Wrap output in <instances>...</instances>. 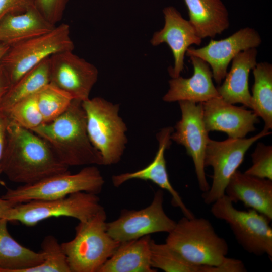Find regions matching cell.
I'll return each mask as SVG.
<instances>
[{
    "instance_id": "1",
    "label": "cell",
    "mask_w": 272,
    "mask_h": 272,
    "mask_svg": "<svg viewBox=\"0 0 272 272\" xmlns=\"http://www.w3.org/2000/svg\"><path fill=\"white\" fill-rule=\"evenodd\" d=\"M1 168L10 181L23 185L69 171L44 139L9 120Z\"/></svg>"
},
{
    "instance_id": "2",
    "label": "cell",
    "mask_w": 272,
    "mask_h": 272,
    "mask_svg": "<svg viewBox=\"0 0 272 272\" xmlns=\"http://www.w3.org/2000/svg\"><path fill=\"white\" fill-rule=\"evenodd\" d=\"M82 102L73 99L67 109L56 118L31 130L44 139L69 167L103 165L100 153L89 139Z\"/></svg>"
},
{
    "instance_id": "3",
    "label": "cell",
    "mask_w": 272,
    "mask_h": 272,
    "mask_svg": "<svg viewBox=\"0 0 272 272\" xmlns=\"http://www.w3.org/2000/svg\"><path fill=\"white\" fill-rule=\"evenodd\" d=\"M103 208L75 227V235L61 243L71 272H98L114 253L120 242L108 233Z\"/></svg>"
},
{
    "instance_id": "4",
    "label": "cell",
    "mask_w": 272,
    "mask_h": 272,
    "mask_svg": "<svg viewBox=\"0 0 272 272\" xmlns=\"http://www.w3.org/2000/svg\"><path fill=\"white\" fill-rule=\"evenodd\" d=\"M188 262L198 265L217 266L227 257L226 241L204 218L184 216L168 233L166 242Z\"/></svg>"
},
{
    "instance_id": "5",
    "label": "cell",
    "mask_w": 272,
    "mask_h": 272,
    "mask_svg": "<svg viewBox=\"0 0 272 272\" xmlns=\"http://www.w3.org/2000/svg\"><path fill=\"white\" fill-rule=\"evenodd\" d=\"M82 105L89 139L100 153L103 165L118 163L128 142L126 125L119 115V104L96 97L83 101Z\"/></svg>"
},
{
    "instance_id": "6",
    "label": "cell",
    "mask_w": 272,
    "mask_h": 272,
    "mask_svg": "<svg viewBox=\"0 0 272 272\" xmlns=\"http://www.w3.org/2000/svg\"><path fill=\"white\" fill-rule=\"evenodd\" d=\"M100 170L88 165L78 172L55 174L31 184L7 188L1 197L16 203L61 198L79 192L100 193L104 184Z\"/></svg>"
},
{
    "instance_id": "7",
    "label": "cell",
    "mask_w": 272,
    "mask_h": 272,
    "mask_svg": "<svg viewBox=\"0 0 272 272\" xmlns=\"http://www.w3.org/2000/svg\"><path fill=\"white\" fill-rule=\"evenodd\" d=\"M74 46L70 26L61 23L47 33L10 46L0 65L8 74L12 86L44 60L58 52L73 51Z\"/></svg>"
},
{
    "instance_id": "8",
    "label": "cell",
    "mask_w": 272,
    "mask_h": 272,
    "mask_svg": "<svg viewBox=\"0 0 272 272\" xmlns=\"http://www.w3.org/2000/svg\"><path fill=\"white\" fill-rule=\"evenodd\" d=\"M233 203L225 194L212 204L211 213L229 225L237 242L244 250L256 256L266 254L271 260V220L252 209H237Z\"/></svg>"
},
{
    "instance_id": "9",
    "label": "cell",
    "mask_w": 272,
    "mask_h": 272,
    "mask_svg": "<svg viewBox=\"0 0 272 272\" xmlns=\"http://www.w3.org/2000/svg\"><path fill=\"white\" fill-rule=\"evenodd\" d=\"M103 208L97 194L79 192L56 199L18 203L11 209L6 219L28 227L52 217H69L83 222Z\"/></svg>"
},
{
    "instance_id": "10",
    "label": "cell",
    "mask_w": 272,
    "mask_h": 272,
    "mask_svg": "<svg viewBox=\"0 0 272 272\" xmlns=\"http://www.w3.org/2000/svg\"><path fill=\"white\" fill-rule=\"evenodd\" d=\"M262 130L249 138H230L218 141L209 139L206 149L205 166L213 170L212 182L209 189L202 194L205 203L212 204L225 195V188L234 173L242 163L245 155L258 140L269 135Z\"/></svg>"
},
{
    "instance_id": "11",
    "label": "cell",
    "mask_w": 272,
    "mask_h": 272,
    "mask_svg": "<svg viewBox=\"0 0 272 272\" xmlns=\"http://www.w3.org/2000/svg\"><path fill=\"white\" fill-rule=\"evenodd\" d=\"M164 192L158 190L150 205L139 210L123 209L116 220L106 223L108 233L119 242L137 239L157 232L169 233L176 222L165 213Z\"/></svg>"
},
{
    "instance_id": "12",
    "label": "cell",
    "mask_w": 272,
    "mask_h": 272,
    "mask_svg": "<svg viewBox=\"0 0 272 272\" xmlns=\"http://www.w3.org/2000/svg\"><path fill=\"white\" fill-rule=\"evenodd\" d=\"M181 117L176 124L171 139L183 146L191 157L200 190L203 192L210 188L205 172L204 158L210 139L203 120L201 103L179 101Z\"/></svg>"
},
{
    "instance_id": "13",
    "label": "cell",
    "mask_w": 272,
    "mask_h": 272,
    "mask_svg": "<svg viewBox=\"0 0 272 272\" xmlns=\"http://www.w3.org/2000/svg\"><path fill=\"white\" fill-rule=\"evenodd\" d=\"M98 76L96 66L73 51L58 52L49 57L50 83L74 99L83 102L89 99Z\"/></svg>"
},
{
    "instance_id": "14",
    "label": "cell",
    "mask_w": 272,
    "mask_h": 272,
    "mask_svg": "<svg viewBox=\"0 0 272 272\" xmlns=\"http://www.w3.org/2000/svg\"><path fill=\"white\" fill-rule=\"evenodd\" d=\"M261 43L258 31L246 27L227 38L218 40L211 39L203 47H190L186 55L195 56L206 62L211 68L213 79L219 85L227 74L229 63L239 53L247 49L257 48Z\"/></svg>"
},
{
    "instance_id": "15",
    "label": "cell",
    "mask_w": 272,
    "mask_h": 272,
    "mask_svg": "<svg viewBox=\"0 0 272 272\" xmlns=\"http://www.w3.org/2000/svg\"><path fill=\"white\" fill-rule=\"evenodd\" d=\"M163 12L164 25L153 34L150 42L154 46L163 43L169 46L174 57V65L170 67L168 71L172 78H176L180 76L183 70L187 49L192 45H200L202 39L189 20L185 19L175 8L166 7Z\"/></svg>"
},
{
    "instance_id": "16",
    "label": "cell",
    "mask_w": 272,
    "mask_h": 272,
    "mask_svg": "<svg viewBox=\"0 0 272 272\" xmlns=\"http://www.w3.org/2000/svg\"><path fill=\"white\" fill-rule=\"evenodd\" d=\"M203 120L209 132L218 131L233 139L244 138L255 130L259 122L258 116L252 110L234 106L220 96L201 103Z\"/></svg>"
},
{
    "instance_id": "17",
    "label": "cell",
    "mask_w": 272,
    "mask_h": 272,
    "mask_svg": "<svg viewBox=\"0 0 272 272\" xmlns=\"http://www.w3.org/2000/svg\"><path fill=\"white\" fill-rule=\"evenodd\" d=\"M173 131V127H167L162 128L157 133L158 150L151 163L146 167L135 172L113 175L112 182L115 187H117L131 179L151 181L170 194L172 205L179 208L185 217L193 218L195 217L194 214L186 207L179 193L171 185L167 171L165 152L171 144V134Z\"/></svg>"
},
{
    "instance_id": "18",
    "label": "cell",
    "mask_w": 272,
    "mask_h": 272,
    "mask_svg": "<svg viewBox=\"0 0 272 272\" xmlns=\"http://www.w3.org/2000/svg\"><path fill=\"white\" fill-rule=\"evenodd\" d=\"M193 67L192 75L188 78L179 76L169 81V88L163 97L167 102L188 101L202 103L220 96L213 81L209 65L201 59L189 56Z\"/></svg>"
},
{
    "instance_id": "19",
    "label": "cell",
    "mask_w": 272,
    "mask_h": 272,
    "mask_svg": "<svg viewBox=\"0 0 272 272\" xmlns=\"http://www.w3.org/2000/svg\"><path fill=\"white\" fill-rule=\"evenodd\" d=\"M225 194L233 203L242 202L272 220V180L237 170L231 177Z\"/></svg>"
},
{
    "instance_id": "20",
    "label": "cell",
    "mask_w": 272,
    "mask_h": 272,
    "mask_svg": "<svg viewBox=\"0 0 272 272\" xmlns=\"http://www.w3.org/2000/svg\"><path fill=\"white\" fill-rule=\"evenodd\" d=\"M257 53L256 48H249L240 52L232 59L230 70L223 83L217 87L224 101L232 104L241 103L250 108L249 76L257 63Z\"/></svg>"
},
{
    "instance_id": "21",
    "label": "cell",
    "mask_w": 272,
    "mask_h": 272,
    "mask_svg": "<svg viewBox=\"0 0 272 272\" xmlns=\"http://www.w3.org/2000/svg\"><path fill=\"white\" fill-rule=\"evenodd\" d=\"M150 235L120 242L98 272H155L150 261Z\"/></svg>"
},
{
    "instance_id": "22",
    "label": "cell",
    "mask_w": 272,
    "mask_h": 272,
    "mask_svg": "<svg viewBox=\"0 0 272 272\" xmlns=\"http://www.w3.org/2000/svg\"><path fill=\"white\" fill-rule=\"evenodd\" d=\"M184 1L189 21L202 39L215 37L229 28V13L221 0Z\"/></svg>"
},
{
    "instance_id": "23",
    "label": "cell",
    "mask_w": 272,
    "mask_h": 272,
    "mask_svg": "<svg viewBox=\"0 0 272 272\" xmlns=\"http://www.w3.org/2000/svg\"><path fill=\"white\" fill-rule=\"evenodd\" d=\"M55 26L36 7L24 13L8 15L0 19V42L11 46L47 33Z\"/></svg>"
},
{
    "instance_id": "24",
    "label": "cell",
    "mask_w": 272,
    "mask_h": 272,
    "mask_svg": "<svg viewBox=\"0 0 272 272\" xmlns=\"http://www.w3.org/2000/svg\"><path fill=\"white\" fill-rule=\"evenodd\" d=\"M9 221L0 219V272H25L42 263L44 254L19 243L10 235Z\"/></svg>"
},
{
    "instance_id": "25",
    "label": "cell",
    "mask_w": 272,
    "mask_h": 272,
    "mask_svg": "<svg viewBox=\"0 0 272 272\" xmlns=\"http://www.w3.org/2000/svg\"><path fill=\"white\" fill-rule=\"evenodd\" d=\"M250 109L264 121L263 130L272 128V65L267 62L257 63L252 69Z\"/></svg>"
},
{
    "instance_id": "26",
    "label": "cell",
    "mask_w": 272,
    "mask_h": 272,
    "mask_svg": "<svg viewBox=\"0 0 272 272\" xmlns=\"http://www.w3.org/2000/svg\"><path fill=\"white\" fill-rule=\"evenodd\" d=\"M50 83L49 57L28 72L12 85L0 106L5 113L18 102L37 93Z\"/></svg>"
},
{
    "instance_id": "27",
    "label": "cell",
    "mask_w": 272,
    "mask_h": 272,
    "mask_svg": "<svg viewBox=\"0 0 272 272\" xmlns=\"http://www.w3.org/2000/svg\"><path fill=\"white\" fill-rule=\"evenodd\" d=\"M150 261L152 268L165 272H202V265L192 264L166 243H150Z\"/></svg>"
},
{
    "instance_id": "28",
    "label": "cell",
    "mask_w": 272,
    "mask_h": 272,
    "mask_svg": "<svg viewBox=\"0 0 272 272\" xmlns=\"http://www.w3.org/2000/svg\"><path fill=\"white\" fill-rule=\"evenodd\" d=\"M37 99L44 123H46L62 114L74 99L67 92L49 83L37 93Z\"/></svg>"
},
{
    "instance_id": "29",
    "label": "cell",
    "mask_w": 272,
    "mask_h": 272,
    "mask_svg": "<svg viewBox=\"0 0 272 272\" xmlns=\"http://www.w3.org/2000/svg\"><path fill=\"white\" fill-rule=\"evenodd\" d=\"M37 94L18 102L5 112L9 120L30 130L44 123L37 103Z\"/></svg>"
},
{
    "instance_id": "30",
    "label": "cell",
    "mask_w": 272,
    "mask_h": 272,
    "mask_svg": "<svg viewBox=\"0 0 272 272\" xmlns=\"http://www.w3.org/2000/svg\"><path fill=\"white\" fill-rule=\"evenodd\" d=\"M43 261L25 272H71L66 256L61 244L52 235L45 237L41 243Z\"/></svg>"
},
{
    "instance_id": "31",
    "label": "cell",
    "mask_w": 272,
    "mask_h": 272,
    "mask_svg": "<svg viewBox=\"0 0 272 272\" xmlns=\"http://www.w3.org/2000/svg\"><path fill=\"white\" fill-rule=\"evenodd\" d=\"M252 164L245 173L272 180V146L258 143L251 154Z\"/></svg>"
},
{
    "instance_id": "32",
    "label": "cell",
    "mask_w": 272,
    "mask_h": 272,
    "mask_svg": "<svg viewBox=\"0 0 272 272\" xmlns=\"http://www.w3.org/2000/svg\"><path fill=\"white\" fill-rule=\"evenodd\" d=\"M69 1L35 0V4L42 16L55 26L61 20Z\"/></svg>"
},
{
    "instance_id": "33",
    "label": "cell",
    "mask_w": 272,
    "mask_h": 272,
    "mask_svg": "<svg viewBox=\"0 0 272 272\" xmlns=\"http://www.w3.org/2000/svg\"><path fill=\"white\" fill-rule=\"evenodd\" d=\"M35 7V0H0V19L7 15L24 13Z\"/></svg>"
},
{
    "instance_id": "34",
    "label": "cell",
    "mask_w": 272,
    "mask_h": 272,
    "mask_svg": "<svg viewBox=\"0 0 272 272\" xmlns=\"http://www.w3.org/2000/svg\"><path fill=\"white\" fill-rule=\"evenodd\" d=\"M246 271V267L241 260L227 257L218 265H205V272H245Z\"/></svg>"
},
{
    "instance_id": "35",
    "label": "cell",
    "mask_w": 272,
    "mask_h": 272,
    "mask_svg": "<svg viewBox=\"0 0 272 272\" xmlns=\"http://www.w3.org/2000/svg\"><path fill=\"white\" fill-rule=\"evenodd\" d=\"M8 123L9 119L7 115L4 113L0 112V175L2 173L1 164L5 147L6 130ZM3 183V182L0 179V184Z\"/></svg>"
},
{
    "instance_id": "36",
    "label": "cell",
    "mask_w": 272,
    "mask_h": 272,
    "mask_svg": "<svg viewBox=\"0 0 272 272\" xmlns=\"http://www.w3.org/2000/svg\"><path fill=\"white\" fill-rule=\"evenodd\" d=\"M11 86V83L8 74L0 65V106L2 102Z\"/></svg>"
},
{
    "instance_id": "37",
    "label": "cell",
    "mask_w": 272,
    "mask_h": 272,
    "mask_svg": "<svg viewBox=\"0 0 272 272\" xmlns=\"http://www.w3.org/2000/svg\"><path fill=\"white\" fill-rule=\"evenodd\" d=\"M16 203L10 201L8 200L0 198V219H6L11 209Z\"/></svg>"
},
{
    "instance_id": "38",
    "label": "cell",
    "mask_w": 272,
    "mask_h": 272,
    "mask_svg": "<svg viewBox=\"0 0 272 272\" xmlns=\"http://www.w3.org/2000/svg\"><path fill=\"white\" fill-rule=\"evenodd\" d=\"M10 46L6 43L0 42V60L7 51Z\"/></svg>"
}]
</instances>
